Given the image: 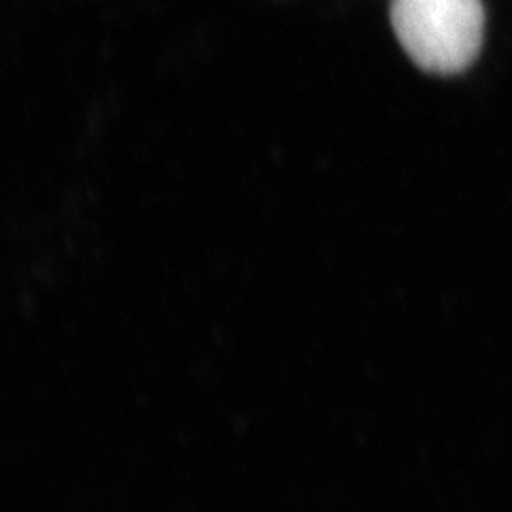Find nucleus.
I'll use <instances>...</instances> for the list:
<instances>
[{"label": "nucleus", "instance_id": "nucleus-1", "mask_svg": "<svg viewBox=\"0 0 512 512\" xmlns=\"http://www.w3.org/2000/svg\"><path fill=\"white\" fill-rule=\"evenodd\" d=\"M391 26L421 71L457 75L483 45L485 9L480 0H391Z\"/></svg>", "mask_w": 512, "mask_h": 512}]
</instances>
